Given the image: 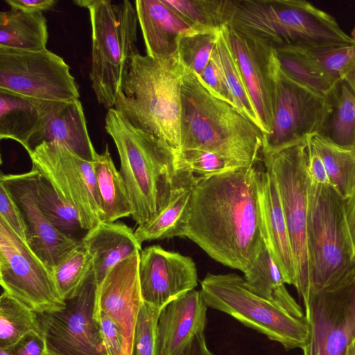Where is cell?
Wrapping results in <instances>:
<instances>
[{
	"instance_id": "6da1fadb",
	"label": "cell",
	"mask_w": 355,
	"mask_h": 355,
	"mask_svg": "<svg viewBox=\"0 0 355 355\" xmlns=\"http://www.w3.org/2000/svg\"><path fill=\"white\" fill-rule=\"evenodd\" d=\"M261 159L193 185L187 238L221 264L243 273L265 245L259 202Z\"/></svg>"
},
{
	"instance_id": "7a4b0ae2",
	"label": "cell",
	"mask_w": 355,
	"mask_h": 355,
	"mask_svg": "<svg viewBox=\"0 0 355 355\" xmlns=\"http://www.w3.org/2000/svg\"><path fill=\"white\" fill-rule=\"evenodd\" d=\"M263 137L257 123L182 67L179 151H210L249 166L261 159Z\"/></svg>"
},
{
	"instance_id": "3957f363",
	"label": "cell",
	"mask_w": 355,
	"mask_h": 355,
	"mask_svg": "<svg viewBox=\"0 0 355 355\" xmlns=\"http://www.w3.org/2000/svg\"><path fill=\"white\" fill-rule=\"evenodd\" d=\"M105 130L120 159V173L130 198L132 218L143 225L168 203L180 171L177 152L162 140L139 130L114 108L105 115Z\"/></svg>"
},
{
	"instance_id": "277c9868",
	"label": "cell",
	"mask_w": 355,
	"mask_h": 355,
	"mask_svg": "<svg viewBox=\"0 0 355 355\" xmlns=\"http://www.w3.org/2000/svg\"><path fill=\"white\" fill-rule=\"evenodd\" d=\"M178 59L135 55L124 71L114 109L135 128L180 146L181 74Z\"/></svg>"
},
{
	"instance_id": "5b68a950",
	"label": "cell",
	"mask_w": 355,
	"mask_h": 355,
	"mask_svg": "<svg viewBox=\"0 0 355 355\" xmlns=\"http://www.w3.org/2000/svg\"><path fill=\"white\" fill-rule=\"evenodd\" d=\"M227 26L274 50L355 42L333 16L302 0H234Z\"/></svg>"
},
{
	"instance_id": "8992f818",
	"label": "cell",
	"mask_w": 355,
	"mask_h": 355,
	"mask_svg": "<svg viewBox=\"0 0 355 355\" xmlns=\"http://www.w3.org/2000/svg\"><path fill=\"white\" fill-rule=\"evenodd\" d=\"M308 238L312 294L355 279V252L345 220V200L334 187L316 184L309 177Z\"/></svg>"
},
{
	"instance_id": "52a82bcc",
	"label": "cell",
	"mask_w": 355,
	"mask_h": 355,
	"mask_svg": "<svg viewBox=\"0 0 355 355\" xmlns=\"http://www.w3.org/2000/svg\"><path fill=\"white\" fill-rule=\"evenodd\" d=\"M89 12L92 62L89 79L98 102L113 108L126 66L139 51L138 19L129 1L77 0Z\"/></svg>"
},
{
	"instance_id": "ba28073f",
	"label": "cell",
	"mask_w": 355,
	"mask_h": 355,
	"mask_svg": "<svg viewBox=\"0 0 355 355\" xmlns=\"http://www.w3.org/2000/svg\"><path fill=\"white\" fill-rule=\"evenodd\" d=\"M200 285L207 306L230 315L286 349H302L306 343L309 326L306 318L295 317L254 293L243 277L236 273H208Z\"/></svg>"
},
{
	"instance_id": "9c48e42d",
	"label": "cell",
	"mask_w": 355,
	"mask_h": 355,
	"mask_svg": "<svg viewBox=\"0 0 355 355\" xmlns=\"http://www.w3.org/2000/svg\"><path fill=\"white\" fill-rule=\"evenodd\" d=\"M281 200L294 258L295 286L304 306L312 294L308 238L307 141L278 153L261 155Z\"/></svg>"
},
{
	"instance_id": "30bf717a",
	"label": "cell",
	"mask_w": 355,
	"mask_h": 355,
	"mask_svg": "<svg viewBox=\"0 0 355 355\" xmlns=\"http://www.w3.org/2000/svg\"><path fill=\"white\" fill-rule=\"evenodd\" d=\"M331 110L327 98L288 76L277 60L272 126L263 135L261 155L278 153L320 133Z\"/></svg>"
},
{
	"instance_id": "8fae6325",
	"label": "cell",
	"mask_w": 355,
	"mask_h": 355,
	"mask_svg": "<svg viewBox=\"0 0 355 355\" xmlns=\"http://www.w3.org/2000/svg\"><path fill=\"white\" fill-rule=\"evenodd\" d=\"M28 153L32 168L45 178L59 197L76 211L86 231L101 223L94 162L58 142H43Z\"/></svg>"
},
{
	"instance_id": "7c38bea8",
	"label": "cell",
	"mask_w": 355,
	"mask_h": 355,
	"mask_svg": "<svg viewBox=\"0 0 355 355\" xmlns=\"http://www.w3.org/2000/svg\"><path fill=\"white\" fill-rule=\"evenodd\" d=\"M0 283L3 291L37 313L65 306L51 270L1 218Z\"/></svg>"
},
{
	"instance_id": "4fadbf2b",
	"label": "cell",
	"mask_w": 355,
	"mask_h": 355,
	"mask_svg": "<svg viewBox=\"0 0 355 355\" xmlns=\"http://www.w3.org/2000/svg\"><path fill=\"white\" fill-rule=\"evenodd\" d=\"M0 90L51 101L79 100V87L63 58L45 49L0 47Z\"/></svg>"
},
{
	"instance_id": "5bb4252c",
	"label": "cell",
	"mask_w": 355,
	"mask_h": 355,
	"mask_svg": "<svg viewBox=\"0 0 355 355\" xmlns=\"http://www.w3.org/2000/svg\"><path fill=\"white\" fill-rule=\"evenodd\" d=\"M97 286L92 272L78 295L62 309L38 313L48 352L52 355H108L96 317Z\"/></svg>"
},
{
	"instance_id": "9a60e30c",
	"label": "cell",
	"mask_w": 355,
	"mask_h": 355,
	"mask_svg": "<svg viewBox=\"0 0 355 355\" xmlns=\"http://www.w3.org/2000/svg\"><path fill=\"white\" fill-rule=\"evenodd\" d=\"M305 309L309 337L303 355H346L355 339V279L313 293Z\"/></svg>"
},
{
	"instance_id": "2e32d148",
	"label": "cell",
	"mask_w": 355,
	"mask_h": 355,
	"mask_svg": "<svg viewBox=\"0 0 355 355\" xmlns=\"http://www.w3.org/2000/svg\"><path fill=\"white\" fill-rule=\"evenodd\" d=\"M37 175L33 168L21 174H1L0 182L21 212L27 245L52 271L82 240L62 234L48 220L38 202Z\"/></svg>"
},
{
	"instance_id": "e0dca14e",
	"label": "cell",
	"mask_w": 355,
	"mask_h": 355,
	"mask_svg": "<svg viewBox=\"0 0 355 355\" xmlns=\"http://www.w3.org/2000/svg\"><path fill=\"white\" fill-rule=\"evenodd\" d=\"M139 277L144 302L159 309L198 286L193 260L157 245L140 252Z\"/></svg>"
},
{
	"instance_id": "ac0fdd59",
	"label": "cell",
	"mask_w": 355,
	"mask_h": 355,
	"mask_svg": "<svg viewBox=\"0 0 355 355\" xmlns=\"http://www.w3.org/2000/svg\"><path fill=\"white\" fill-rule=\"evenodd\" d=\"M137 252L115 266L97 287L96 314L102 311L114 323L122 338L121 355H133L136 326L144 303Z\"/></svg>"
},
{
	"instance_id": "d6986e66",
	"label": "cell",
	"mask_w": 355,
	"mask_h": 355,
	"mask_svg": "<svg viewBox=\"0 0 355 355\" xmlns=\"http://www.w3.org/2000/svg\"><path fill=\"white\" fill-rule=\"evenodd\" d=\"M231 46L263 135L270 132L273 112L274 49L228 26Z\"/></svg>"
},
{
	"instance_id": "ffe728a7",
	"label": "cell",
	"mask_w": 355,
	"mask_h": 355,
	"mask_svg": "<svg viewBox=\"0 0 355 355\" xmlns=\"http://www.w3.org/2000/svg\"><path fill=\"white\" fill-rule=\"evenodd\" d=\"M41 121L29 141L28 153L43 142L60 143L83 159L94 162L97 153L92 143L79 100H37Z\"/></svg>"
},
{
	"instance_id": "44dd1931",
	"label": "cell",
	"mask_w": 355,
	"mask_h": 355,
	"mask_svg": "<svg viewBox=\"0 0 355 355\" xmlns=\"http://www.w3.org/2000/svg\"><path fill=\"white\" fill-rule=\"evenodd\" d=\"M207 305L200 291L193 289L163 307L156 330V355H178L207 324Z\"/></svg>"
},
{
	"instance_id": "7402d4cb",
	"label": "cell",
	"mask_w": 355,
	"mask_h": 355,
	"mask_svg": "<svg viewBox=\"0 0 355 355\" xmlns=\"http://www.w3.org/2000/svg\"><path fill=\"white\" fill-rule=\"evenodd\" d=\"M146 55L159 59H178V40L197 30L164 0L135 1Z\"/></svg>"
},
{
	"instance_id": "603a6c76",
	"label": "cell",
	"mask_w": 355,
	"mask_h": 355,
	"mask_svg": "<svg viewBox=\"0 0 355 355\" xmlns=\"http://www.w3.org/2000/svg\"><path fill=\"white\" fill-rule=\"evenodd\" d=\"M259 192L265 245L285 284L295 286L294 258L281 200L275 181L264 165L259 174Z\"/></svg>"
},
{
	"instance_id": "cb8c5ba5",
	"label": "cell",
	"mask_w": 355,
	"mask_h": 355,
	"mask_svg": "<svg viewBox=\"0 0 355 355\" xmlns=\"http://www.w3.org/2000/svg\"><path fill=\"white\" fill-rule=\"evenodd\" d=\"M83 241L92 256V274L97 287L115 266L141 251L135 231L121 222H101Z\"/></svg>"
},
{
	"instance_id": "d4e9b609",
	"label": "cell",
	"mask_w": 355,
	"mask_h": 355,
	"mask_svg": "<svg viewBox=\"0 0 355 355\" xmlns=\"http://www.w3.org/2000/svg\"><path fill=\"white\" fill-rule=\"evenodd\" d=\"M178 170V180L167 205L135 230V236L141 244L153 240L186 236L192 190L198 176L185 170Z\"/></svg>"
},
{
	"instance_id": "484cf974",
	"label": "cell",
	"mask_w": 355,
	"mask_h": 355,
	"mask_svg": "<svg viewBox=\"0 0 355 355\" xmlns=\"http://www.w3.org/2000/svg\"><path fill=\"white\" fill-rule=\"evenodd\" d=\"M94 166L102 211L101 222L113 223L132 216V205L125 183L114 166L107 146L103 153H97Z\"/></svg>"
},
{
	"instance_id": "4316f807",
	"label": "cell",
	"mask_w": 355,
	"mask_h": 355,
	"mask_svg": "<svg viewBox=\"0 0 355 355\" xmlns=\"http://www.w3.org/2000/svg\"><path fill=\"white\" fill-rule=\"evenodd\" d=\"M41 121L37 99L0 90V139H12L26 151Z\"/></svg>"
},
{
	"instance_id": "83f0119b",
	"label": "cell",
	"mask_w": 355,
	"mask_h": 355,
	"mask_svg": "<svg viewBox=\"0 0 355 355\" xmlns=\"http://www.w3.org/2000/svg\"><path fill=\"white\" fill-rule=\"evenodd\" d=\"M47 20L43 12L10 8L0 12V47L36 51L46 49Z\"/></svg>"
},
{
	"instance_id": "f1b7e54d",
	"label": "cell",
	"mask_w": 355,
	"mask_h": 355,
	"mask_svg": "<svg viewBox=\"0 0 355 355\" xmlns=\"http://www.w3.org/2000/svg\"><path fill=\"white\" fill-rule=\"evenodd\" d=\"M249 289L291 315L304 318L302 307L290 295L281 272L266 245L243 277Z\"/></svg>"
},
{
	"instance_id": "f546056e",
	"label": "cell",
	"mask_w": 355,
	"mask_h": 355,
	"mask_svg": "<svg viewBox=\"0 0 355 355\" xmlns=\"http://www.w3.org/2000/svg\"><path fill=\"white\" fill-rule=\"evenodd\" d=\"M274 51L285 73L328 100L342 81L323 70L303 46H286Z\"/></svg>"
},
{
	"instance_id": "4dcf8cb0",
	"label": "cell",
	"mask_w": 355,
	"mask_h": 355,
	"mask_svg": "<svg viewBox=\"0 0 355 355\" xmlns=\"http://www.w3.org/2000/svg\"><path fill=\"white\" fill-rule=\"evenodd\" d=\"M309 141L320 155L334 189L345 200L355 187V146L337 144L320 134Z\"/></svg>"
},
{
	"instance_id": "1f68e13d",
	"label": "cell",
	"mask_w": 355,
	"mask_h": 355,
	"mask_svg": "<svg viewBox=\"0 0 355 355\" xmlns=\"http://www.w3.org/2000/svg\"><path fill=\"white\" fill-rule=\"evenodd\" d=\"M30 334L43 335L38 313L3 291L0 297V348H11Z\"/></svg>"
},
{
	"instance_id": "d6a6232c",
	"label": "cell",
	"mask_w": 355,
	"mask_h": 355,
	"mask_svg": "<svg viewBox=\"0 0 355 355\" xmlns=\"http://www.w3.org/2000/svg\"><path fill=\"white\" fill-rule=\"evenodd\" d=\"M331 110L320 134L333 142L355 146V96L343 80L329 100Z\"/></svg>"
},
{
	"instance_id": "836d02e7",
	"label": "cell",
	"mask_w": 355,
	"mask_h": 355,
	"mask_svg": "<svg viewBox=\"0 0 355 355\" xmlns=\"http://www.w3.org/2000/svg\"><path fill=\"white\" fill-rule=\"evenodd\" d=\"M214 52L233 98L234 106L259 126L255 110L247 92L231 46L227 25L223 26L218 33Z\"/></svg>"
},
{
	"instance_id": "e575fe53",
	"label": "cell",
	"mask_w": 355,
	"mask_h": 355,
	"mask_svg": "<svg viewBox=\"0 0 355 355\" xmlns=\"http://www.w3.org/2000/svg\"><path fill=\"white\" fill-rule=\"evenodd\" d=\"M198 31H218L227 25L234 0H164Z\"/></svg>"
},
{
	"instance_id": "d590c367",
	"label": "cell",
	"mask_w": 355,
	"mask_h": 355,
	"mask_svg": "<svg viewBox=\"0 0 355 355\" xmlns=\"http://www.w3.org/2000/svg\"><path fill=\"white\" fill-rule=\"evenodd\" d=\"M37 173L38 202L48 220L62 234L82 240L87 231L83 228L78 214L59 197L50 182Z\"/></svg>"
},
{
	"instance_id": "8d00e7d4",
	"label": "cell",
	"mask_w": 355,
	"mask_h": 355,
	"mask_svg": "<svg viewBox=\"0 0 355 355\" xmlns=\"http://www.w3.org/2000/svg\"><path fill=\"white\" fill-rule=\"evenodd\" d=\"M92 256L82 241L53 270L58 289L64 300L82 290L92 270Z\"/></svg>"
},
{
	"instance_id": "74e56055",
	"label": "cell",
	"mask_w": 355,
	"mask_h": 355,
	"mask_svg": "<svg viewBox=\"0 0 355 355\" xmlns=\"http://www.w3.org/2000/svg\"><path fill=\"white\" fill-rule=\"evenodd\" d=\"M218 31H197L178 40V55L182 66L199 76L208 64L215 49Z\"/></svg>"
},
{
	"instance_id": "f35d334b",
	"label": "cell",
	"mask_w": 355,
	"mask_h": 355,
	"mask_svg": "<svg viewBox=\"0 0 355 355\" xmlns=\"http://www.w3.org/2000/svg\"><path fill=\"white\" fill-rule=\"evenodd\" d=\"M178 169L207 178L246 167L217 153L202 150H183L177 153Z\"/></svg>"
},
{
	"instance_id": "ab89813d",
	"label": "cell",
	"mask_w": 355,
	"mask_h": 355,
	"mask_svg": "<svg viewBox=\"0 0 355 355\" xmlns=\"http://www.w3.org/2000/svg\"><path fill=\"white\" fill-rule=\"evenodd\" d=\"M303 47L323 70L338 80H342L343 71L355 56V42L344 45Z\"/></svg>"
},
{
	"instance_id": "60d3db41",
	"label": "cell",
	"mask_w": 355,
	"mask_h": 355,
	"mask_svg": "<svg viewBox=\"0 0 355 355\" xmlns=\"http://www.w3.org/2000/svg\"><path fill=\"white\" fill-rule=\"evenodd\" d=\"M160 311L143 303L136 326L133 355H156V330Z\"/></svg>"
},
{
	"instance_id": "b9f144b4",
	"label": "cell",
	"mask_w": 355,
	"mask_h": 355,
	"mask_svg": "<svg viewBox=\"0 0 355 355\" xmlns=\"http://www.w3.org/2000/svg\"><path fill=\"white\" fill-rule=\"evenodd\" d=\"M197 77L211 94L234 105L214 50L208 64Z\"/></svg>"
},
{
	"instance_id": "7bdbcfd3",
	"label": "cell",
	"mask_w": 355,
	"mask_h": 355,
	"mask_svg": "<svg viewBox=\"0 0 355 355\" xmlns=\"http://www.w3.org/2000/svg\"><path fill=\"white\" fill-rule=\"evenodd\" d=\"M0 218L26 243V227L21 212L4 185L0 182Z\"/></svg>"
},
{
	"instance_id": "ee69618b",
	"label": "cell",
	"mask_w": 355,
	"mask_h": 355,
	"mask_svg": "<svg viewBox=\"0 0 355 355\" xmlns=\"http://www.w3.org/2000/svg\"><path fill=\"white\" fill-rule=\"evenodd\" d=\"M307 173L309 178L313 182L334 187L323 161L315 149L307 140Z\"/></svg>"
},
{
	"instance_id": "f6af8a7d",
	"label": "cell",
	"mask_w": 355,
	"mask_h": 355,
	"mask_svg": "<svg viewBox=\"0 0 355 355\" xmlns=\"http://www.w3.org/2000/svg\"><path fill=\"white\" fill-rule=\"evenodd\" d=\"M10 349L15 355H46L48 349L42 334H30Z\"/></svg>"
},
{
	"instance_id": "bcb514c9",
	"label": "cell",
	"mask_w": 355,
	"mask_h": 355,
	"mask_svg": "<svg viewBox=\"0 0 355 355\" xmlns=\"http://www.w3.org/2000/svg\"><path fill=\"white\" fill-rule=\"evenodd\" d=\"M11 8L28 12H43L53 8L57 1L54 0H5Z\"/></svg>"
},
{
	"instance_id": "7dc6e473",
	"label": "cell",
	"mask_w": 355,
	"mask_h": 355,
	"mask_svg": "<svg viewBox=\"0 0 355 355\" xmlns=\"http://www.w3.org/2000/svg\"><path fill=\"white\" fill-rule=\"evenodd\" d=\"M178 355H214L207 347L204 332L196 335Z\"/></svg>"
},
{
	"instance_id": "c3c4849f",
	"label": "cell",
	"mask_w": 355,
	"mask_h": 355,
	"mask_svg": "<svg viewBox=\"0 0 355 355\" xmlns=\"http://www.w3.org/2000/svg\"><path fill=\"white\" fill-rule=\"evenodd\" d=\"M345 214L347 227L355 252V187L351 195L345 200Z\"/></svg>"
},
{
	"instance_id": "681fc988",
	"label": "cell",
	"mask_w": 355,
	"mask_h": 355,
	"mask_svg": "<svg viewBox=\"0 0 355 355\" xmlns=\"http://www.w3.org/2000/svg\"><path fill=\"white\" fill-rule=\"evenodd\" d=\"M341 80L347 84L355 96V56L343 71Z\"/></svg>"
},
{
	"instance_id": "f907efd6",
	"label": "cell",
	"mask_w": 355,
	"mask_h": 355,
	"mask_svg": "<svg viewBox=\"0 0 355 355\" xmlns=\"http://www.w3.org/2000/svg\"><path fill=\"white\" fill-rule=\"evenodd\" d=\"M346 355H355V339L351 343Z\"/></svg>"
},
{
	"instance_id": "816d5d0a",
	"label": "cell",
	"mask_w": 355,
	"mask_h": 355,
	"mask_svg": "<svg viewBox=\"0 0 355 355\" xmlns=\"http://www.w3.org/2000/svg\"><path fill=\"white\" fill-rule=\"evenodd\" d=\"M0 355H15L10 349L0 348Z\"/></svg>"
},
{
	"instance_id": "f5cc1de1",
	"label": "cell",
	"mask_w": 355,
	"mask_h": 355,
	"mask_svg": "<svg viewBox=\"0 0 355 355\" xmlns=\"http://www.w3.org/2000/svg\"><path fill=\"white\" fill-rule=\"evenodd\" d=\"M46 355H52V354H51L48 352V353H47V354H46Z\"/></svg>"
}]
</instances>
